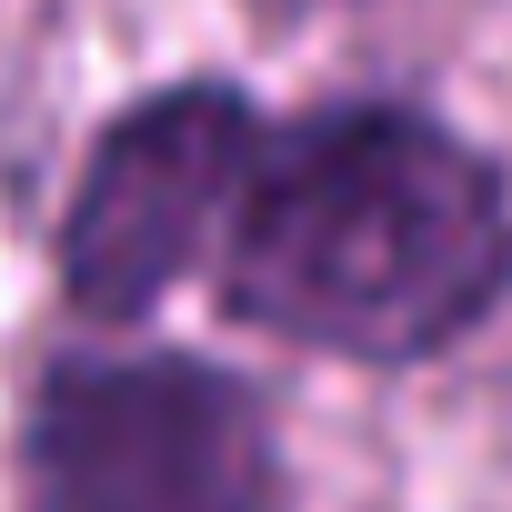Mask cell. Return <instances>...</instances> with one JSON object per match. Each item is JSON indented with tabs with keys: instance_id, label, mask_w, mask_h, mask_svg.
<instances>
[{
	"instance_id": "1",
	"label": "cell",
	"mask_w": 512,
	"mask_h": 512,
	"mask_svg": "<svg viewBox=\"0 0 512 512\" xmlns=\"http://www.w3.org/2000/svg\"><path fill=\"white\" fill-rule=\"evenodd\" d=\"M211 302L352 372H422L512 302V181L422 101H322L262 141Z\"/></svg>"
},
{
	"instance_id": "2",
	"label": "cell",
	"mask_w": 512,
	"mask_h": 512,
	"mask_svg": "<svg viewBox=\"0 0 512 512\" xmlns=\"http://www.w3.org/2000/svg\"><path fill=\"white\" fill-rule=\"evenodd\" d=\"M11 512H292L282 422L211 352H51L11 412Z\"/></svg>"
},
{
	"instance_id": "3",
	"label": "cell",
	"mask_w": 512,
	"mask_h": 512,
	"mask_svg": "<svg viewBox=\"0 0 512 512\" xmlns=\"http://www.w3.org/2000/svg\"><path fill=\"white\" fill-rule=\"evenodd\" d=\"M272 121L241 81H161L121 101L51 221V282L91 332H141L191 272H211V251L231 231V201L262 161Z\"/></svg>"
},
{
	"instance_id": "4",
	"label": "cell",
	"mask_w": 512,
	"mask_h": 512,
	"mask_svg": "<svg viewBox=\"0 0 512 512\" xmlns=\"http://www.w3.org/2000/svg\"><path fill=\"white\" fill-rule=\"evenodd\" d=\"M262 31H292V21H312V11H342V0H241Z\"/></svg>"
}]
</instances>
